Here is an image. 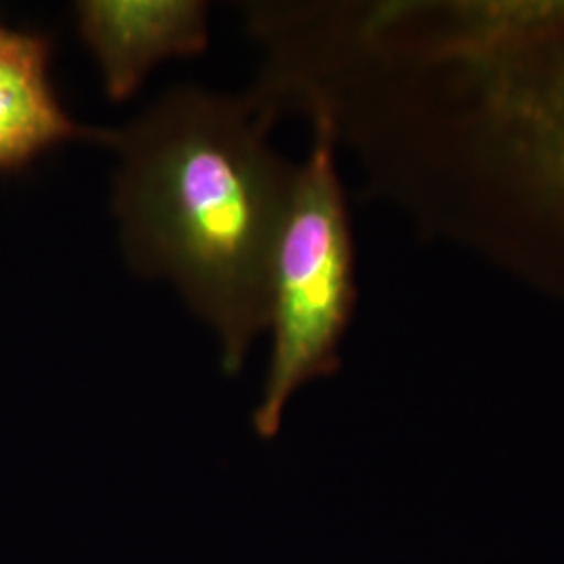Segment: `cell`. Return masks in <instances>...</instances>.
<instances>
[{
    "mask_svg": "<svg viewBox=\"0 0 564 564\" xmlns=\"http://www.w3.org/2000/svg\"><path fill=\"white\" fill-rule=\"evenodd\" d=\"M74 15L111 101L130 99L162 61L202 55L209 44L202 0H80Z\"/></svg>",
    "mask_w": 564,
    "mask_h": 564,
    "instance_id": "3",
    "label": "cell"
},
{
    "mask_svg": "<svg viewBox=\"0 0 564 564\" xmlns=\"http://www.w3.org/2000/svg\"><path fill=\"white\" fill-rule=\"evenodd\" d=\"M337 141L328 121L314 120V147L295 167L289 203L272 249L268 328L272 354L253 431L272 440L289 400L303 384L341 368L345 330L356 307L351 223L345 205Z\"/></svg>",
    "mask_w": 564,
    "mask_h": 564,
    "instance_id": "2",
    "label": "cell"
},
{
    "mask_svg": "<svg viewBox=\"0 0 564 564\" xmlns=\"http://www.w3.org/2000/svg\"><path fill=\"white\" fill-rule=\"evenodd\" d=\"M270 121L251 97L176 88L109 142L128 262L178 286L218 333L228 375L268 328L270 260L295 178L265 141Z\"/></svg>",
    "mask_w": 564,
    "mask_h": 564,
    "instance_id": "1",
    "label": "cell"
},
{
    "mask_svg": "<svg viewBox=\"0 0 564 564\" xmlns=\"http://www.w3.org/2000/svg\"><path fill=\"white\" fill-rule=\"evenodd\" d=\"M51 39L0 23V174L20 172L63 142H111L113 130L67 116L48 78Z\"/></svg>",
    "mask_w": 564,
    "mask_h": 564,
    "instance_id": "4",
    "label": "cell"
}]
</instances>
